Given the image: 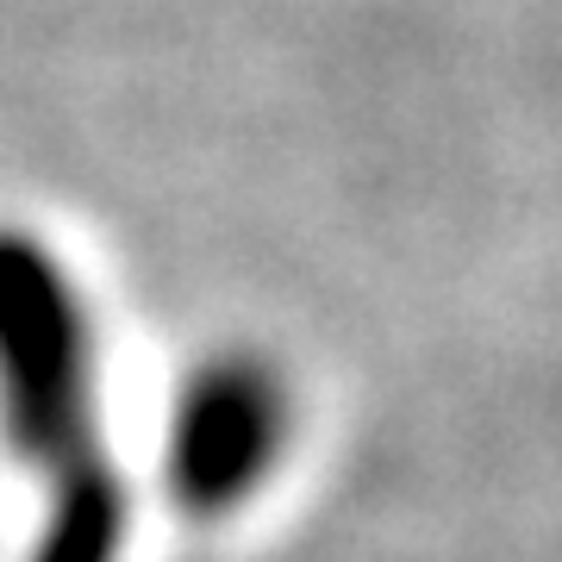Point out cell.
Masks as SVG:
<instances>
[{
    "label": "cell",
    "mask_w": 562,
    "mask_h": 562,
    "mask_svg": "<svg viewBox=\"0 0 562 562\" xmlns=\"http://www.w3.org/2000/svg\"><path fill=\"white\" fill-rule=\"evenodd\" d=\"M0 382L13 406V431L63 494L50 562H106L113 557V482L88 438V331L69 281L38 244L0 238Z\"/></svg>",
    "instance_id": "6da1fadb"
},
{
    "label": "cell",
    "mask_w": 562,
    "mask_h": 562,
    "mask_svg": "<svg viewBox=\"0 0 562 562\" xmlns=\"http://www.w3.org/2000/svg\"><path fill=\"white\" fill-rule=\"evenodd\" d=\"M269 419H276V406L257 387V375L206 382V394H194L188 425H181V475H188V494H225L244 475H257L262 450H269Z\"/></svg>",
    "instance_id": "7a4b0ae2"
}]
</instances>
